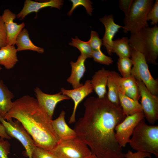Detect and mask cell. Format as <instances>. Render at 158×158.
I'll return each instance as SVG.
<instances>
[{"label": "cell", "instance_id": "484cf974", "mask_svg": "<svg viewBox=\"0 0 158 158\" xmlns=\"http://www.w3.org/2000/svg\"><path fill=\"white\" fill-rule=\"evenodd\" d=\"M133 63L131 59L128 57L119 58L117 62L118 70L122 77L130 76Z\"/></svg>", "mask_w": 158, "mask_h": 158}, {"label": "cell", "instance_id": "ac0fdd59", "mask_svg": "<svg viewBox=\"0 0 158 158\" xmlns=\"http://www.w3.org/2000/svg\"><path fill=\"white\" fill-rule=\"evenodd\" d=\"M110 71L102 68L96 72L92 77L91 83L93 90L99 98L106 95V86Z\"/></svg>", "mask_w": 158, "mask_h": 158}, {"label": "cell", "instance_id": "1f68e13d", "mask_svg": "<svg viewBox=\"0 0 158 158\" xmlns=\"http://www.w3.org/2000/svg\"><path fill=\"white\" fill-rule=\"evenodd\" d=\"M147 21L151 20V24L157 25L158 22V0H156L147 17Z\"/></svg>", "mask_w": 158, "mask_h": 158}, {"label": "cell", "instance_id": "7a4b0ae2", "mask_svg": "<svg viewBox=\"0 0 158 158\" xmlns=\"http://www.w3.org/2000/svg\"><path fill=\"white\" fill-rule=\"evenodd\" d=\"M3 118L7 121L13 119L19 121L37 147L50 150L60 142L52 118L33 97L24 95L13 102L11 109Z\"/></svg>", "mask_w": 158, "mask_h": 158}, {"label": "cell", "instance_id": "836d02e7", "mask_svg": "<svg viewBox=\"0 0 158 158\" xmlns=\"http://www.w3.org/2000/svg\"><path fill=\"white\" fill-rule=\"evenodd\" d=\"M11 145L7 140H0V158H8Z\"/></svg>", "mask_w": 158, "mask_h": 158}, {"label": "cell", "instance_id": "d4e9b609", "mask_svg": "<svg viewBox=\"0 0 158 158\" xmlns=\"http://www.w3.org/2000/svg\"><path fill=\"white\" fill-rule=\"evenodd\" d=\"M72 41L69 44L77 48L80 51L81 54L86 58H92L93 50L88 42L80 40L77 37L75 38H72Z\"/></svg>", "mask_w": 158, "mask_h": 158}, {"label": "cell", "instance_id": "4fadbf2b", "mask_svg": "<svg viewBox=\"0 0 158 158\" xmlns=\"http://www.w3.org/2000/svg\"><path fill=\"white\" fill-rule=\"evenodd\" d=\"M2 16L7 32L6 45H14L17 37L25 27V24L23 22L18 24L14 22L16 15L8 9L4 10Z\"/></svg>", "mask_w": 158, "mask_h": 158}, {"label": "cell", "instance_id": "4dcf8cb0", "mask_svg": "<svg viewBox=\"0 0 158 158\" xmlns=\"http://www.w3.org/2000/svg\"><path fill=\"white\" fill-rule=\"evenodd\" d=\"M88 42L93 50H101L102 41V40L99 38L98 34L96 31H91L90 38Z\"/></svg>", "mask_w": 158, "mask_h": 158}, {"label": "cell", "instance_id": "5b68a950", "mask_svg": "<svg viewBox=\"0 0 158 158\" xmlns=\"http://www.w3.org/2000/svg\"><path fill=\"white\" fill-rule=\"evenodd\" d=\"M153 0H133L130 10L124 19L123 32L136 33L142 29L149 27L147 14L152 8Z\"/></svg>", "mask_w": 158, "mask_h": 158}, {"label": "cell", "instance_id": "9c48e42d", "mask_svg": "<svg viewBox=\"0 0 158 158\" xmlns=\"http://www.w3.org/2000/svg\"><path fill=\"white\" fill-rule=\"evenodd\" d=\"M135 79L141 97L140 104L144 116L149 123L154 124L158 119V96L152 94L140 80Z\"/></svg>", "mask_w": 158, "mask_h": 158}, {"label": "cell", "instance_id": "7c38bea8", "mask_svg": "<svg viewBox=\"0 0 158 158\" xmlns=\"http://www.w3.org/2000/svg\"><path fill=\"white\" fill-rule=\"evenodd\" d=\"M34 91L39 104L52 118L57 104L61 101L71 99L61 92L54 94H47L38 87L35 89Z\"/></svg>", "mask_w": 158, "mask_h": 158}, {"label": "cell", "instance_id": "5bb4252c", "mask_svg": "<svg viewBox=\"0 0 158 158\" xmlns=\"http://www.w3.org/2000/svg\"><path fill=\"white\" fill-rule=\"evenodd\" d=\"M99 20L105 28L104 34L102 40V45L105 47L108 53L111 55L112 53V47L113 38L119 29L123 28V26L115 23L112 14L105 16L100 18Z\"/></svg>", "mask_w": 158, "mask_h": 158}, {"label": "cell", "instance_id": "cb8c5ba5", "mask_svg": "<svg viewBox=\"0 0 158 158\" xmlns=\"http://www.w3.org/2000/svg\"><path fill=\"white\" fill-rule=\"evenodd\" d=\"M112 48V53H115L119 58L131 57L132 48L129 44L128 37L113 40Z\"/></svg>", "mask_w": 158, "mask_h": 158}, {"label": "cell", "instance_id": "4316f807", "mask_svg": "<svg viewBox=\"0 0 158 158\" xmlns=\"http://www.w3.org/2000/svg\"><path fill=\"white\" fill-rule=\"evenodd\" d=\"M72 3V6L71 10L68 12V15L70 16L74 10L77 7L83 6L85 8L87 13L90 16L92 15L93 10L92 4V2L89 0H71Z\"/></svg>", "mask_w": 158, "mask_h": 158}, {"label": "cell", "instance_id": "44dd1931", "mask_svg": "<svg viewBox=\"0 0 158 158\" xmlns=\"http://www.w3.org/2000/svg\"><path fill=\"white\" fill-rule=\"evenodd\" d=\"M118 97L123 113L126 116L143 111L141 105L138 101L128 97L119 90Z\"/></svg>", "mask_w": 158, "mask_h": 158}, {"label": "cell", "instance_id": "8fae6325", "mask_svg": "<svg viewBox=\"0 0 158 158\" xmlns=\"http://www.w3.org/2000/svg\"><path fill=\"white\" fill-rule=\"evenodd\" d=\"M91 81L86 80L82 86L72 90H68L62 87L61 92L62 94L71 99L74 102V107L72 113L69 119L70 124L75 122V114L80 103L87 96L93 91Z\"/></svg>", "mask_w": 158, "mask_h": 158}, {"label": "cell", "instance_id": "ffe728a7", "mask_svg": "<svg viewBox=\"0 0 158 158\" xmlns=\"http://www.w3.org/2000/svg\"><path fill=\"white\" fill-rule=\"evenodd\" d=\"M120 75L119 74L115 71H110L107 85L108 88L107 97L111 103L118 107H120L118 83V78Z\"/></svg>", "mask_w": 158, "mask_h": 158}, {"label": "cell", "instance_id": "3957f363", "mask_svg": "<svg viewBox=\"0 0 158 158\" xmlns=\"http://www.w3.org/2000/svg\"><path fill=\"white\" fill-rule=\"evenodd\" d=\"M129 44L132 49L142 53L147 62L157 65L158 56V27L144 28L131 34Z\"/></svg>", "mask_w": 158, "mask_h": 158}, {"label": "cell", "instance_id": "6da1fadb", "mask_svg": "<svg viewBox=\"0 0 158 158\" xmlns=\"http://www.w3.org/2000/svg\"><path fill=\"white\" fill-rule=\"evenodd\" d=\"M83 105V116L73 128L77 136L98 158H125L115 137L116 126L126 116L121 107L111 103L107 95L102 98L90 97Z\"/></svg>", "mask_w": 158, "mask_h": 158}, {"label": "cell", "instance_id": "74e56055", "mask_svg": "<svg viewBox=\"0 0 158 158\" xmlns=\"http://www.w3.org/2000/svg\"><path fill=\"white\" fill-rule=\"evenodd\" d=\"M11 137L7 133L2 124L0 122V140L3 139L9 140Z\"/></svg>", "mask_w": 158, "mask_h": 158}, {"label": "cell", "instance_id": "30bf717a", "mask_svg": "<svg viewBox=\"0 0 158 158\" xmlns=\"http://www.w3.org/2000/svg\"><path fill=\"white\" fill-rule=\"evenodd\" d=\"M145 117L143 111L127 116L124 120L116 125L115 128L116 140L121 147H125L129 143L133 130L140 121Z\"/></svg>", "mask_w": 158, "mask_h": 158}, {"label": "cell", "instance_id": "e575fe53", "mask_svg": "<svg viewBox=\"0 0 158 158\" xmlns=\"http://www.w3.org/2000/svg\"><path fill=\"white\" fill-rule=\"evenodd\" d=\"M7 32L4 22L0 16V48L6 46Z\"/></svg>", "mask_w": 158, "mask_h": 158}, {"label": "cell", "instance_id": "277c9868", "mask_svg": "<svg viewBox=\"0 0 158 158\" xmlns=\"http://www.w3.org/2000/svg\"><path fill=\"white\" fill-rule=\"evenodd\" d=\"M129 143L134 150L152 154L158 158V126L147 125L143 118L134 129Z\"/></svg>", "mask_w": 158, "mask_h": 158}, {"label": "cell", "instance_id": "f546056e", "mask_svg": "<svg viewBox=\"0 0 158 158\" xmlns=\"http://www.w3.org/2000/svg\"><path fill=\"white\" fill-rule=\"evenodd\" d=\"M32 158H59L49 150L35 146Z\"/></svg>", "mask_w": 158, "mask_h": 158}, {"label": "cell", "instance_id": "8992f818", "mask_svg": "<svg viewBox=\"0 0 158 158\" xmlns=\"http://www.w3.org/2000/svg\"><path fill=\"white\" fill-rule=\"evenodd\" d=\"M130 57L133 63L131 75L135 79L140 80L152 94L157 96L158 79H155L152 76L144 55L132 49Z\"/></svg>", "mask_w": 158, "mask_h": 158}, {"label": "cell", "instance_id": "7402d4cb", "mask_svg": "<svg viewBox=\"0 0 158 158\" xmlns=\"http://www.w3.org/2000/svg\"><path fill=\"white\" fill-rule=\"evenodd\" d=\"M14 95L0 80V116L4 118L11 109Z\"/></svg>", "mask_w": 158, "mask_h": 158}, {"label": "cell", "instance_id": "9a60e30c", "mask_svg": "<svg viewBox=\"0 0 158 158\" xmlns=\"http://www.w3.org/2000/svg\"><path fill=\"white\" fill-rule=\"evenodd\" d=\"M63 3V1L61 0H51L41 2L26 0L23 9L16 15V17L22 20L29 13L33 12L37 13L40 9L48 7L60 9Z\"/></svg>", "mask_w": 158, "mask_h": 158}, {"label": "cell", "instance_id": "603a6c76", "mask_svg": "<svg viewBox=\"0 0 158 158\" xmlns=\"http://www.w3.org/2000/svg\"><path fill=\"white\" fill-rule=\"evenodd\" d=\"M16 44L17 51L31 50L40 53H43L44 49L37 46L30 40L28 31L26 29H23L18 35L16 39Z\"/></svg>", "mask_w": 158, "mask_h": 158}, {"label": "cell", "instance_id": "d590c367", "mask_svg": "<svg viewBox=\"0 0 158 158\" xmlns=\"http://www.w3.org/2000/svg\"><path fill=\"white\" fill-rule=\"evenodd\" d=\"M125 158H151V154L148 152L137 151L133 153L128 150L127 152L125 154Z\"/></svg>", "mask_w": 158, "mask_h": 158}, {"label": "cell", "instance_id": "d6986e66", "mask_svg": "<svg viewBox=\"0 0 158 158\" xmlns=\"http://www.w3.org/2000/svg\"><path fill=\"white\" fill-rule=\"evenodd\" d=\"M17 51L14 45H6L0 48V65L7 69L12 68L18 61Z\"/></svg>", "mask_w": 158, "mask_h": 158}, {"label": "cell", "instance_id": "e0dca14e", "mask_svg": "<svg viewBox=\"0 0 158 158\" xmlns=\"http://www.w3.org/2000/svg\"><path fill=\"white\" fill-rule=\"evenodd\" d=\"M86 58L80 54L75 62L71 61V73L67 79V82L72 86L73 89L80 87L83 85L80 83V80L83 77L86 71L85 61Z\"/></svg>", "mask_w": 158, "mask_h": 158}, {"label": "cell", "instance_id": "ba28073f", "mask_svg": "<svg viewBox=\"0 0 158 158\" xmlns=\"http://www.w3.org/2000/svg\"><path fill=\"white\" fill-rule=\"evenodd\" d=\"M0 122L2 124L8 135L18 140L24 147L29 158H32V153L35 146L31 136L21 124L13 119L7 121L0 116Z\"/></svg>", "mask_w": 158, "mask_h": 158}, {"label": "cell", "instance_id": "2e32d148", "mask_svg": "<svg viewBox=\"0 0 158 158\" xmlns=\"http://www.w3.org/2000/svg\"><path fill=\"white\" fill-rule=\"evenodd\" d=\"M66 112L62 110L59 117L52 121V125L54 131L60 141L72 139L77 137L75 132L66 123Z\"/></svg>", "mask_w": 158, "mask_h": 158}, {"label": "cell", "instance_id": "8d00e7d4", "mask_svg": "<svg viewBox=\"0 0 158 158\" xmlns=\"http://www.w3.org/2000/svg\"><path fill=\"white\" fill-rule=\"evenodd\" d=\"M133 0H120L119 1V8L126 15L129 11Z\"/></svg>", "mask_w": 158, "mask_h": 158}, {"label": "cell", "instance_id": "d6a6232c", "mask_svg": "<svg viewBox=\"0 0 158 158\" xmlns=\"http://www.w3.org/2000/svg\"><path fill=\"white\" fill-rule=\"evenodd\" d=\"M121 92L128 97L137 101H138L140 97L137 83L133 86L125 89Z\"/></svg>", "mask_w": 158, "mask_h": 158}, {"label": "cell", "instance_id": "83f0119b", "mask_svg": "<svg viewBox=\"0 0 158 158\" xmlns=\"http://www.w3.org/2000/svg\"><path fill=\"white\" fill-rule=\"evenodd\" d=\"M92 58L95 62L105 65H109L113 62L112 59L104 54L101 50H93Z\"/></svg>", "mask_w": 158, "mask_h": 158}, {"label": "cell", "instance_id": "ab89813d", "mask_svg": "<svg viewBox=\"0 0 158 158\" xmlns=\"http://www.w3.org/2000/svg\"><path fill=\"white\" fill-rule=\"evenodd\" d=\"M2 69V68H1V67L0 66V71Z\"/></svg>", "mask_w": 158, "mask_h": 158}, {"label": "cell", "instance_id": "f1b7e54d", "mask_svg": "<svg viewBox=\"0 0 158 158\" xmlns=\"http://www.w3.org/2000/svg\"><path fill=\"white\" fill-rule=\"evenodd\" d=\"M118 83L119 90L122 91L137 84V82L135 78L131 75L126 77H123L120 75L118 78Z\"/></svg>", "mask_w": 158, "mask_h": 158}, {"label": "cell", "instance_id": "52a82bcc", "mask_svg": "<svg viewBox=\"0 0 158 158\" xmlns=\"http://www.w3.org/2000/svg\"><path fill=\"white\" fill-rule=\"evenodd\" d=\"M49 151L59 158H88L92 154L88 146L77 136L60 141Z\"/></svg>", "mask_w": 158, "mask_h": 158}, {"label": "cell", "instance_id": "f35d334b", "mask_svg": "<svg viewBox=\"0 0 158 158\" xmlns=\"http://www.w3.org/2000/svg\"><path fill=\"white\" fill-rule=\"evenodd\" d=\"M88 158H98L95 155L92 154Z\"/></svg>", "mask_w": 158, "mask_h": 158}]
</instances>
